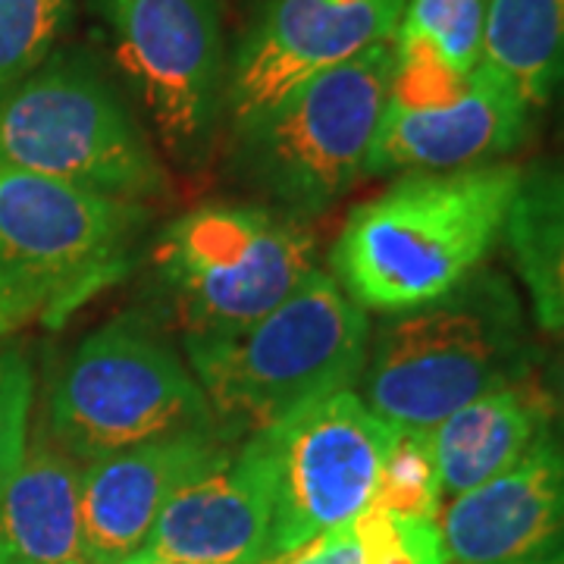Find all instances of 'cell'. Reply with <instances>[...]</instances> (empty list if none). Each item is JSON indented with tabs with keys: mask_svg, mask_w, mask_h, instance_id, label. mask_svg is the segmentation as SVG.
Instances as JSON below:
<instances>
[{
	"mask_svg": "<svg viewBox=\"0 0 564 564\" xmlns=\"http://www.w3.org/2000/svg\"><path fill=\"white\" fill-rule=\"evenodd\" d=\"M521 176L518 163L505 161L408 173L348 214L329 276L367 314H399L443 299L484 270L502 242Z\"/></svg>",
	"mask_w": 564,
	"mask_h": 564,
	"instance_id": "1",
	"label": "cell"
},
{
	"mask_svg": "<svg viewBox=\"0 0 564 564\" xmlns=\"http://www.w3.org/2000/svg\"><path fill=\"white\" fill-rule=\"evenodd\" d=\"M383 317L370 333L358 395L392 426L433 430L540 367L524 304L499 270L484 267L443 299Z\"/></svg>",
	"mask_w": 564,
	"mask_h": 564,
	"instance_id": "2",
	"label": "cell"
},
{
	"mask_svg": "<svg viewBox=\"0 0 564 564\" xmlns=\"http://www.w3.org/2000/svg\"><path fill=\"white\" fill-rule=\"evenodd\" d=\"M370 333L367 311L329 273L314 270L251 326L220 336H182V355L217 421L248 440L333 392L355 389Z\"/></svg>",
	"mask_w": 564,
	"mask_h": 564,
	"instance_id": "3",
	"label": "cell"
},
{
	"mask_svg": "<svg viewBox=\"0 0 564 564\" xmlns=\"http://www.w3.org/2000/svg\"><path fill=\"white\" fill-rule=\"evenodd\" d=\"M220 421L180 348L154 323L122 314L91 329L57 367L41 426L66 455L91 464Z\"/></svg>",
	"mask_w": 564,
	"mask_h": 564,
	"instance_id": "4",
	"label": "cell"
},
{
	"mask_svg": "<svg viewBox=\"0 0 564 564\" xmlns=\"http://www.w3.org/2000/svg\"><path fill=\"white\" fill-rule=\"evenodd\" d=\"M392 85V41L292 88L232 126V161L285 214L336 204L364 176Z\"/></svg>",
	"mask_w": 564,
	"mask_h": 564,
	"instance_id": "5",
	"label": "cell"
},
{
	"mask_svg": "<svg viewBox=\"0 0 564 564\" xmlns=\"http://www.w3.org/2000/svg\"><path fill=\"white\" fill-rule=\"evenodd\" d=\"M151 267L182 336H220L285 302L317 270V239L280 207L204 204L163 229Z\"/></svg>",
	"mask_w": 564,
	"mask_h": 564,
	"instance_id": "6",
	"label": "cell"
},
{
	"mask_svg": "<svg viewBox=\"0 0 564 564\" xmlns=\"http://www.w3.org/2000/svg\"><path fill=\"white\" fill-rule=\"evenodd\" d=\"M0 163L132 204L166 185L126 98L82 54H51L0 95Z\"/></svg>",
	"mask_w": 564,
	"mask_h": 564,
	"instance_id": "7",
	"label": "cell"
},
{
	"mask_svg": "<svg viewBox=\"0 0 564 564\" xmlns=\"http://www.w3.org/2000/svg\"><path fill=\"white\" fill-rule=\"evenodd\" d=\"M144 223V204L0 163V273L32 289L51 323L120 276Z\"/></svg>",
	"mask_w": 564,
	"mask_h": 564,
	"instance_id": "8",
	"label": "cell"
},
{
	"mask_svg": "<svg viewBox=\"0 0 564 564\" xmlns=\"http://www.w3.org/2000/svg\"><path fill=\"white\" fill-rule=\"evenodd\" d=\"M113 61L176 161H195L223 117L226 47L214 0H91Z\"/></svg>",
	"mask_w": 564,
	"mask_h": 564,
	"instance_id": "9",
	"label": "cell"
},
{
	"mask_svg": "<svg viewBox=\"0 0 564 564\" xmlns=\"http://www.w3.org/2000/svg\"><path fill=\"white\" fill-rule=\"evenodd\" d=\"M395 430L358 389H343L263 433L276 467L273 555L299 552L373 508Z\"/></svg>",
	"mask_w": 564,
	"mask_h": 564,
	"instance_id": "10",
	"label": "cell"
},
{
	"mask_svg": "<svg viewBox=\"0 0 564 564\" xmlns=\"http://www.w3.org/2000/svg\"><path fill=\"white\" fill-rule=\"evenodd\" d=\"M408 0H267L226 66L229 129L292 88L392 41Z\"/></svg>",
	"mask_w": 564,
	"mask_h": 564,
	"instance_id": "11",
	"label": "cell"
},
{
	"mask_svg": "<svg viewBox=\"0 0 564 564\" xmlns=\"http://www.w3.org/2000/svg\"><path fill=\"white\" fill-rule=\"evenodd\" d=\"M530 107L484 61L436 98H389L364 176L448 173L502 161L530 132Z\"/></svg>",
	"mask_w": 564,
	"mask_h": 564,
	"instance_id": "12",
	"label": "cell"
},
{
	"mask_svg": "<svg viewBox=\"0 0 564 564\" xmlns=\"http://www.w3.org/2000/svg\"><path fill=\"white\" fill-rule=\"evenodd\" d=\"M276 527V467L263 433L195 477L170 499L151 527L141 562L182 564H263L273 555Z\"/></svg>",
	"mask_w": 564,
	"mask_h": 564,
	"instance_id": "13",
	"label": "cell"
},
{
	"mask_svg": "<svg viewBox=\"0 0 564 564\" xmlns=\"http://www.w3.org/2000/svg\"><path fill=\"white\" fill-rule=\"evenodd\" d=\"M242 443L214 423L132 445L82 467L85 564H129L170 499Z\"/></svg>",
	"mask_w": 564,
	"mask_h": 564,
	"instance_id": "14",
	"label": "cell"
},
{
	"mask_svg": "<svg viewBox=\"0 0 564 564\" xmlns=\"http://www.w3.org/2000/svg\"><path fill=\"white\" fill-rule=\"evenodd\" d=\"M452 564H564V433L440 511Z\"/></svg>",
	"mask_w": 564,
	"mask_h": 564,
	"instance_id": "15",
	"label": "cell"
},
{
	"mask_svg": "<svg viewBox=\"0 0 564 564\" xmlns=\"http://www.w3.org/2000/svg\"><path fill=\"white\" fill-rule=\"evenodd\" d=\"M82 467L39 426L0 492V552L7 564H85Z\"/></svg>",
	"mask_w": 564,
	"mask_h": 564,
	"instance_id": "16",
	"label": "cell"
},
{
	"mask_svg": "<svg viewBox=\"0 0 564 564\" xmlns=\"http://www.w3.org/2000/svg\"><path fill=\"white\" fill-rule=\"evenodd\" d=\"M552 423L540 370L452 411L430 430L445 499L470 492L521 462Z\"/></svg>",
	"mask_w": 564,
	"mask_h": 564,
	"instance_id": "17",
	"label": "cell"
},
{
	"mask_svg": "<svg viewBox=\"0 0 564 564\" xmlns=\"http://www.w3.org/2000/svg\"><path fill=\"white\" fill-rule=\"evenodd\" d=\"M502 239L524 282L533 321L564 345V163H545L521 176Z\"/></svg>",
	"mask_w": 564,
	"mask_h": 564,
	"instance_id": "18",
	"label": "cell"
},
{
	"mask_svg": "<svg viewBox=\"0 0 564 564\" xmlns=\"http://www.w3.org/2000/svg\"><path fill=\"white\" fill-rule=\"evenodd\" d=\"M484 63L530 110L564 91V0H489Z\"/></svg>",
	"mask_w": 564,
	"mask_h": 564,
	"instance_id": "19",
	"label": "cell"
},
{
	"mask_svg": "<svg viewBox=\"0 0 564 564\" xmlns=\"http://www.w3.org/2000/svg\"><path fill=\"white\" fill-rule=\"evenodd\" d=\"M285 564H452L440 521L367 508L302 545Z\"/></svg>",
	"mask_w": 564,
	"mask_h": 564,
	"instance_id": "20",
	"label": "cell"
},
{
	"mask_svg": "<svg viewBox=\"0 0 564 564\" xmlns=\"http://www.w3.org/2000/svg\"><path fill=\"white\" fill-rule=\"evenodd\" d=\"M486 13L489 0H408L395 35L421 41L455 73L470 76L484 61Z\"/></svg>",
	"mask_w": 564,
	"mask_h": 564,
	"instance_id": "21",
	"label": "cell"
},
{
	"mask_svg": "<svg viewBox=\"0 0 564 564\" xmlns=\"http://www.w3.org/2000/svg\"><path fill=\"white\" fill-rule=\"evenodd\" d=\"M73 13L76 0H0V95L54 54Z\"/></svg>",
	"mask_w": 564,
	"mask_h": 564,
	"instance_id": "22",
	"label": "cell"
},
{
	"mask_svg": "<svg viewBox=\"0 0 564 564\" xmlns=\"http://www.w3.org/2000/svg\"><path fill=\"white\" fill-rule=\"evenodd\" d=\"M443 502V477H440V467H436L430 430L399 426L392 448L386 455L383 477H380V486H377L373 505L408 514V518L440 521Z\"/></svg>",
	"mask_w": 564,
	"mask_h": 564,
	"instance_id": "23",
	"label": "cell"
},
{
	"mask_svg": "<svg viewBox=\"0 0 564 564\" xmlns=\"http://www.w3.org/2000/svg\"><path fill=\"white\" fill-rule=\"evenodd\" d=\"M35 373L22 348H0V492L17 474L32 433Z\"/></svg>",
	"mask_w": 564,
	"mask_h": 564,
	"instance_id": "24",
	"label": "cell"
},
{
	"mask_svg": "<svg viewBox=\"0 0 564 564\" xmlns=\"http://www.w3.org/2000/svg\"><path fill=\"white\" fill-rule=\"evenodd\" d=\"M29 321L51 323L47 304L41 302L32 289H25L17 280H10L7 273H0V343L10 339Z\"/></svg>",
	"mask_w": 564,
	"mask_h": 564,
	"instance_id": "25",
	"label": "cell"
},
{
	"mask_svg": "<svg viewBox=\"0 0 564 564\" xmlns=\"http://www.w3.org/2000/svg\"><path fill=\"white\" fill-rule=\"evenodd\" d=\"M540 383H543L545 399L552 408V421L564 433V345L545 361V367L540 370Z\"/></svg>",
	"mask_w": 564,
	"mask_h": 564,
	"instance_id": "26",
	"label": "cell"
},
{
	"mask_svg": "<svg viewBox=\"0 0 564 564\" xmlns=\"http://www.w3.org/2000/svg\"><path fill=\"white\" fill-rule=\"evenodd\" d=\"M295 552H289V555H280V558H273V562H263V564H285L292 558ZM141 564H182V562H141Z\"/></svg>",
	"mask_w": 564,
	"mask_h": 564,
	"instance_id": "27",
	"label": "cell"
},
{
	"mask_svg": "<svg viewBox=\"0 0 564 564\" xmlns=\"http://www.w3.org/2000/svg\"><path fill=\"white\" fill-rule=\"evenodd\" d=\"M0 564H7V558H3V552H0Z\"/></svg>",
	"mask_w": 564,
	"mask_h": 564,
	"instance_id": "28",
	"label": "cell"
}]
</instances>
